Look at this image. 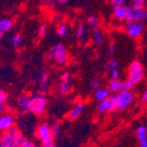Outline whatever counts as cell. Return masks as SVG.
I'll list each match as a JSON object with an SVG mask.
<instances>
[{
  "label": "cell",
  "mask_w": 147,
  "mask_h": 147,
  "mask_svg": "<svg viewBox=\"0 0 147 147\" xmlns=\"http://www.w3.org/2000/svg\"><path fill=\"white\" fill-rule=\"evenodd\" d=\"M104 68L109 73V76H110L111 79H119V64H118V61L116 59H111L108 63L105 64Z\"/></svg>",
  "instance_id": "obj_11"
},
{
  "label": "cell",
  "mask_w": 147,
  "mask_h": 147,
  "mask_svg": "<svg viewBox=\"0 0 147 147\" xmlns=\"http://www.w3.org/2000/svg\"><path fill=\"white\" fill-rule=\"evenodd\" d=\"M70 88H71V74L70 72H64L60 80L59 91L62 95H67L70 92Z\"/></svg>",
  "instance_id": "obj_13"
},
{
  "label": "cell",
  "mask_w": 147,
  "mask_h": 147,
  "mask_svg": "<svg viewBox=\"0 0 147 147\" xmlns=\"http://www.w3.org/2000/svg\"><path fill=\"white\" fill-rule=\"evenodd\" d=\"M93 38H94V41H95V43L97 44V45H102V44L104 43V40H105L101 30L96 27L94 28V30H93Z\"/></svg>",
  "instance_id": "obj_21"
},
{
  "label": "cell",
  "mask_w": 147,
  "mask_h": 147,
  "mask_svg": "<svg viewBox=\"0 0 147 147\" xmlns=\"http://www.w3.org/2000/svg\"><path fill=\"white\" fill-rule=\"evenodd\" d=\"M108 97H110V92H109V90H108L107 88H102V86H100L98 90L95 91V99L98 101V102H100V101H102V100H105Z\"/></svg>",
  "instance_id": "obj_18"
},
{
  "label": "cell",
  "mask_w": 147,
  "mask_h": 147,
  "mask_svg": "<svg viewBox=\"0 0 147 147\" xmlns=\"http://www.w3.org/2000/svg\"><path fill=\"white\" fill-rule=\"evenodd\" d=\"M135 100V95L132 90L123 88V91L114 95V102H115L116 110L123 111L130 107Z\"/></svg>",
  "instance_id": "obj_5"
},
{
  "label": "cell",
  "mask_w": 147,
  "mask_h": 147,
  "mask_svg": "<svg viewBox=\"0 0 147 147\" xmlns=\"http://www.w3.org/2000/svg\"><path fill=\"white\" fill-rule=\"evenodd\" d=\"M133 4L140 5V6H145V0H132Z\"/></svg>",
  "instance_id": "obj_34"
},
{
  "label": "cell",
  "mask_w": 147,
  "mask_h": 147,
  "mask_svg": "<svg viewBox=\"0 0 147 147\" xmlns=\"http://www.w3.org/2000/svg\"><path fill=\"white\" fill-rule=\"evenodd\" d=\"M57 34L59 37H65L68 35V26L66 24L59 25V27L57 28Z\"/></svg>",
  "instance_id": "obj_23"
},
{
  "label": "cell",
  "mask_w": 147,
  "mask_h": 147,
  "mask_svg": "<svg viewBox=\"0 0 147 147\" xmlns=\"http://www.w3.org/2000/svg\"><path fill=\"white\" fill-rule=\"evenodd\" d=\"M100 86H101V81L99 80V79H93V80H91V82H90V88H91V90H93V91L98 90Z\"/></svg>",
  "instance_id": "obj_28"
},
{
  "label": "cell",
  "mask_w": 147,
  "mask_h": 147,
  "mask_svg": "<svg viewBox=\"0 0 147 147\" xmlns=\"http://www.w3.org/2000/svg\"><path fill=\"white\" fill-rule=\"evenodd\" d=\"M12 27H13V22L11 19L9 18L0 19V32H2V33L8 32L12 29Z\"/></svg>",
  "instance_id": "obj_19"
},
{
  "label": "cell",
  "mask_w": 147,
  "mask_h": 147,
  "mask_svg": "<svg viewBox=\"0 0 147 147\" xmlns=\"http://www.w3.org/2000/svg\"><path fill=\"white\" fill-rule=\"evenodd\" d=\"M114 53H115V45H114V43H110L108 45V54H109V56H113Z\"/></svg>",
  "instance_id": "obj_33"
},
{
  "label": "cell",
  "mask_w": 147,
  "mask_h": 147,
  "mask_svg": "<svg viewBox=\"0 0 147 147\" xmlns=\"http://www.w3.org/2000/svg\"><path fill=\"white\" fill-rule=\"evenodd\" d=\"M107 1H110V2H111V0H107Z\"/></svg>",
  "instance_id": "obj_38"
},
{
  "label": "cell",
  "mask_w": 147,
  "mask_h": 147,
  "mask_svg": "<svg viewBox=\"0 0 147 147\" xmlns=\"http://www.w3.org/2000/svg\"><path fill=\"white\" fill-rule=\"evenodd\" d=\"M18 105L23 112H29V95L21 96L18 100Z\"/></svg>",
  "instance_id": "obj_20"
},
{
  "label": "cell",
  "mask_w": 147,
  "mask_h": 147,
  "mask_svg": "<svg viewBox=\"0 0 147 147\" xmlns=\"http://www.w3.org/2000/svg\"><path fill=\"white\" fill-rule=\"evenodd\" d=\"M41 3H45V4L49 5V6H53L55 3V0H39Z\"/></svg>",
  "instance_id": "obj_35"
},
{
  "label": "cell",
  "mask_w": 147,
  "mask_h": 147,
  "mask_svg": "<svg viewBox=\"0 0 147 147\" xmlns=\"http://www.w3.org/2000/svg\"><path fill=\"white\" fill-rule=\"evenodd\" d=\"M38 86L42 91H47L49 86V73L47 70L41 71L39 76V80H38Z\"/></svg>",
  "instance_id": "obj_17"
},
{
  "label": "cell",
  "mask_w": 147,
  "mask_h": 147,
  "mask_svg": "<svg viewBox=\"0 0 147 147\" xmlns=\"http://www.w3.org/2000/svg\"><path fill=\"white\" fill-rule=\"evenodd\" d=\"M7 102V94L4 91H0V107H4Z\"/></svg>",
  "instance_id": "obj_27"
},
{
  "label": "cell",
  "mask_w": 147,
  "mask_h": 147,
  "mask_svg": "<svg viewBox=\"0 0 147 147\" xmlns=\"http://www.w3.org/2000/svg\"><path fill=\"white\" fill-rule=\"evenodd\" d=\"M49 127H51V132H52L53 136L57 138L61 133V123L59 121H54L52 123V125H49Z\"/></svg>",
  "instance_id": "obj_22"
},
{
  "label": "cell",
  "mask_w": 147,
  "mask_h": 147,
  "mask_svg": "<svg viewBox=\"0 0 147 147\" xmlns=\"http://www.w3.org/2000/svg\"><path fill=\"white\" fill-rule=\"evenodd\" d=\"M0 135H1V131H0Z\"/></svg>",
  "instance_id": "obj_39"
},
{
  "label": "cell",
  "mask_w": 147,
  "mask_h": 147,
  "mask_svg": "<svg viewBox=\"0 0 147 147\" xmlns=\"http://www.w3.org/2000/svg\"><path fill=\"white\" fill-rule=\"evenodd\" d=\"M84 109H86V104H84L82 101H79V102L74 104V106L72 107L70 112L68 113L67 118H68L70 121H74V120L78 119V118L82 115Z\"/></svg>",
  "instance_id": "obj_12"
},
{
  "label": "cell",
  "mask_w": 147,
  "mask_h": 147,
  "mask_svg": "<svg viewBox=\"0 0 147 147\" xmlns=\"http://www.w3.org/2000/svg\"><path fill=\"white\" fill-rule=\"evenodd\" d=\"M144 31V25L142 23H137V22H127V26H125V32L127 34L131 37V38H138L143 34Z\"/></svg>",
  "instance_id": "obj_10"
},
{
  "label": "cell",
  "mask_w": 147,
  "mask_h": 147,
  "mask_svg": "<svg viewBox=\"0 0 147 147\" xmlns=\"http://www.w3.org/2000/svg\"><path fill=\"white\" fill-rule=\"evenodd\" d=\"M25 140L22 131L15 125L10 130L1 133L0 147H20Z\"/></svg>",
  "instance_id": "obj_2"
},
{
  "label": "cell",
  "mask_w": 147,
  "mask_h": 147,
  "mask_svg": "<svg viewBox=\"0 0 147 147\" xmlns=\"http://www.w3.org/2000/svg\"><path fill=\"white\" fill-rule=\"evenodd\" d=\"M16 118L13 114L10 112H2L0 113V131L1 133L6 132L15 127Z\"/></svg>",
  "instance_id": "obj_9"
},
{
  "label": "cell",
  "mask_w": 147,
  "mask_h": 147,
  "mask_svg": "<svg viewBox=\"0 0 147 147\" xmlns=\"http://www.w3.org/2000/svg\"><path fill=\"white\" fill-rule=\"evenodd\" d=\"M127 22H137L143 23L147 20V10L145 6L132 4L127 6Z\"/></svg>",
  "instance_id": "obj_6"
},
{
  "label": "cell",
  "mask_w": 147,
  "mask_h": 147,
  "mask_svg": "<svg viewBox=\"0 0 147 147\" xmlns=\"http://www.w3.org/2000/svg\"><path fill=\"white\" fill-rule=\"evenodd\" d=\"M88 23L90 26H92V27H97L99 24V20L98 18L95 17V16H88Z\"/></svg>",
  "instance_id": "obj_26"
},
{
  "label": "cell",
  "mask_w": 147,
  "mask_h": 147,
  "mask_svg": "<svg viewBox=\"0 0 147 147\" xmlns=\"http://www.w3.org/2000/svg\"><path fill=\"white\" fill-rule=\"evenodd\" d=\"M127 0H111V4L113 7L119 6V5H125V2Z\"/></svg>",
  "instance_id": "obj_32"
},
{
  "label": "cell",
  "mask_w": 147,
  "mask_h": 147,
  "mask_svg": "<svg viewBox=\"0 0 147 147\" xmlns=\"http://www.w3.org/2000/svg\"><path fill=\"white\" fill-rule=\"evenodd\" d=\"M49 56L58 66H65L69 61V53L66 47L62 43L56 44L51 51Z\"/></svg>",
  "instance_id": "obj_7"
},
{
  "label": "cell",
  "mask_w": 147,
  "mask_h": 147,
  "mask_svg": "<svg viewBox=\"0 0 147 147\" xmlns=\"http://www.w3.org/2000/svg\"><path fill=\"white\" fill-rule=\"evenodd\" d=\"M47 26L44 24H42V25H40L39 26V28H38V36L39 37H44L45 35H47Z\"/></svg>",
  "instance_id": "obj_29"
},
{
  "label": "cell",
  "mask_w": 147,
  "mask_h": 147,
  "mask_svg": "<svg viewBox=\"0 0 147 147\" xmlns=\"http://www.w3.org/2000/svg\"><path fill=\"white\" fill-rule=\"evenodd\" d=\"M75 34H76V37L77 38H82L86 34V27H84V24H79L76 28V31H75Z\"/></svg>",
  "instance_id": "obj_25"
},
{
  "label": "cell",
  "mask_w": 147,
  "mask_h": 147,
  "mask_svg": "<svg viewBox=\"0 0 147 147\" xmlns=\"http://www.w3.org/2000/svg\"><path fill=\"white\" fill-rule=\"evenodd\" d=\"M107 88L109 90L110 94L115 95L123 91L125 88V84H123V81H121L120 79H110V81L107 84Z\"/></svg>",
  "instance_id": "obj_15"
},
{
  "label": "cell",
  "mask_w": 147,
  "mask_h": 147,
  "mask_svg": "<svg viewBox=\"0 0 147 147\" xmlns=\"http://www.w3.org/2000/svg\"><path fill=\"white\" fill-rule=\"evenodd\" d=\"M140 102H141V104H147V86L140 97Z\"/></svg>",
  "instance_id": "obj_31"
},
{
  "label": "cell",
  "mask_w": 147,
  "mask_h": 147,
  "mask_svg": "<svg viewBox=\"0 0 147 147\" xmlns=\"http://www.w3.org/2000/svg\"><path fill=\"white\" fill-rule=\"evenodd\" d=\"M20 147H37V145L35 144L33 141H31V140L25 139L24 141H23L22 144H21Z\"/></svg>",
  "instance_id": "obj_30"
},
{
  "label": "cell",
  "mask_w": 147,
  "mask_h": 147,
  "mask_svg": "<svg viewBox=\"0 0 147 147\" xmlns=\"http://www.w3.org/2000/svg\"><path fill=\"white\" fill-rule=\"evenodd\" d=\"M116 110L115 102H114V96H110L105 100L98 102L97 105V112L100 114H106V113L114 112Z\"/></svg>",
  "instance_id": "obj_8"
},
{
  "label": "cell",
  "mask_w": 147,
  "mask_h": 147,
  "mask_svg": "<svg viewBox=\"0 0 147 147\" xmlns=\"http://www.w3.org/2000/svg\"><path fill=\"white\" fill-rule=\"evenodd\" d=\"M3 34H4V33H2V32H0V41L2 40V38H3Z\"/></svg>",
  "instance_id": "obj_37"
},
{
  "label": "cell",
  "mask_w": 147,
  "mask_h": 147,
  "mask_svg": "<svg viewBox=\"0 0 147 147\" xmlns=\"http://www.w3.org/2000/svg\"><path fill=\"white\" fill-rule=\"evenodd\" d=\"M47 99L42 94H34L29 96V112L34 115H42L47 109Z\"/></svg>",
  "instance_id": "obj_3"
},
{
  "label": "cell",
  "mask_w": 147,
  "mask_h": 147,
  "mask_svg": "<svg viewBox=\"0 0 147 147\" xmlns=\"http://www.w3.org/2000/svg\"><path fill=\"white\" fill-rule=\"evenodd\" d=\"M68 1L69 0H58V2H59L60 4H66Z\"/></svg>",
  "instance_id": "obj_36"
},
{
  "label": "cell",
  "mask_w": 147,
  "mask_h": 147,
  "mask_svg": "<svg viewBox=\"0 0 147 147\" xmlns=\"http://www.w3.org/2000/svg\"><path fill=\"white\" fill-rule=\"evenodd\" d=\"M22 42H23V38L20 34H15L10 38V43H11L12 47H19L22 44Z\"/></svg>",
  "instance_id": "obj_24"
},
{
  "label": "cell",
  "mask_w": 147,
  "mask_h": 147,
  "mask_svg": "<svg viewBox=\"0 0 147 147\" xmlns=\"http://www.w3.org/2000/svg\"><path fill=\"white\" fill-rule=\"evenodd\" d=\"M138 144L139 147H147V127L145 125H140L136 130Z\"/></svg>",
  "instance_id": "obj_14"
},
{
  "label": "cell",
  "mask_w": 147,
  "mask_h": 147,
  "mask_svg": "<svg viewBox=\"0 0 147 147\" xmlns=\"http://www.w3.org/2000/svg\"><path fill=\"white\" fill-rule=\"evenodd\" d=\"M127 7L125 5H119V6H115L113 7V17L114 19L119 22H123L127 19Z\"/></svg>",
  "instance_id": "obj_16"
},
{
  "label": "cell",
  "mask_w": 147,
  "mask_h": 147,
  "mask_svg": "<svg viewBox=\"0 0 147 147\" xmlns=\"http://www.w3.org/2000/svg\"><path fill=\"white\" fill-rule=\"evenodd\" d=\"M144 78V68L140 61H134L127 67V77L125 81V88L132 90L137 84H139Z\"/></svg>",
  "instance_id": "obj_1"
},
{
  "label": "cell",
  "mask_w": 147,
  "mask_h": 147,
  "mask_svg": "<svg viewBox=\"0 0 147 147\" xmlns=\"http://www.w3.org/2000/svg\"><path fill=\"white\" fill-rule=\"evenodd\" d=\"M36 137L39 139L41 147H56L55 137L51 132V127L49 123H43L38 125L36 130Z\"/></svg>",
  "instance_id": "obj_4"
}]
</instances>
